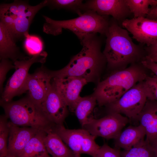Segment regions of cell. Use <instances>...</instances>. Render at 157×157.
<instances>
[{"label": "cell", "instance_id": "484cf974", "mask_svg": "<svg viewBox=\"0 0 157 157\" xmlns=\"http://www.w3.org/2000/svg\"><path fill=\"white\" fill-rule=\"evenodd\" d=\"M8 118L4 115L0 118V157L8 155V144L9 129Z\"/></svg>", "mask_w": 157, "mask_h": 157}, {"label": "cell", "instance_id": "4dcf8cb0", "mask_svg": "<svg viewBox=\"0 0 157 157\" xmlns=\"http://www.w3.org/2000/svg\"><path fill=\"white\" fill-rule=\"evenodd\" d=\"M119 149L112 148L106 144L100 147L95 157H121Z\"/></svg>", "mask_w": 157, "mask_h": 157}, {"label": "cell", "instance_id": "83f0119b", "mask_svg": "<svg viewBox=\"0 0 157 157\" xmlns=\"http://www.w3.org/2000/svg\"><path fill=\"white\" fill-rule=\"evenodd\" d=\"M24 42V47L27 52L33 56L39 54L42 51V43L39 38L28 34Z\"/></svg>", "mask_w": 157, "mask_h": 157}, {"label": "cell", "instance_id": "44dd1931", "mask_svg": "<svg viewBox=\"0 0 157 157\" xmlns=\"http://www.w3.org/2000/svg\"><path fill=\"white\" fill-rule=\"evenodd\" d=\"M45 131L40 130L31 139L19 157H46L49 155L44 142Z\"/></svg>", "mask_w": 157, "mask_h": 157}, {"label": "cell", "instance_id": "603a6c76", "mask_svg": "<svg viewBox=\"0 0 157 157\" xmlns=\"http://www.w3.org/2000/svg\"><path fill=\"white\" fill-rule=\"evenodd\" d=\"M129 9L134 18L146 17L151 8L157 5V0H126Z\"/></svg>", "mask_w": 157, "mask_h": 157}, {"label": "cell", "instance_id": "52a82bcc", "mask_svg": "<svg viewBox=\"0 0 157 157\" xmlns=\"http://www.w3.org/2000/svg\"><path fill=\"white\" fill-rule=\"evenodd\" d=\"M47 56L46 52L42 51L39 54L33 56L31 58L25 57L13 62L15 71L3 90L0 102H10L15 96L26 92V85L30 67L35 63H44Z\"/></svg>", "mask_w": 157, "mask_h": 157}, {"label": "cell", "instance_id": "8fae6325", "mask_svg": "<svg viewBox=\"0 0 157 157\" xmlns=\"http://www.w3.org/2000/svg\"><path fill=\"white\" fill-rule=\"evenodd\" d=\"M140 44L148 47L157 41V20L146 17L127 19L122 23Z\"/></svg>", "mask_w": 157, "mask_h": 157}, {"label": "cell", "instance_id": "74e56055", "mask_svg": "<svg viewBox=\"0 0 157 157\" xmlns=\"http://www.w3.org/2000/svg\"><path fill=\"white\" fill-rule=\"evenodd\" d=\"M5 157H13L7 155V156H6Z\"/></svg>", "mask_w": 157, "mask_h": 157}, {"label": "cell", "instance_id": "4316f807", "mask_svg": "<svg viewBox=\"0 0 157 157\" xmlns=\"http://www.w3.org/2000/svg\"><path fill=\"white\" fill-rule=\"evenodd\" d=\"M96 138L88 132L82 141L81 154H87L92 157H95L100 147L95 142Z\"/></svg>", "mask_w": 157, "mask_h": 157}, {"label": "cell", "instance_id": "4fadbf2b", "mask_svg": "<svg viewBox=\"0 0 157 157\" xmlns=\"http://www.w3.org/2000/svg\"><path fill=\"white\" fill-rule=\"evenodd\" d=\"M52 77L50 71L42 66L34 73L29 74L26 85L28 98L40 107L51 89Z\"/></svg>", "mask_w": 157, "mask_h": 157}, {"label": "cell", "instance_id": "5bb4252c", "mask_svg": "<svg viewBox=\"0 0 157 157\" xmlns=\"http://www.w3.org/2000/svg\"><path fill=\"white\" fill-rule=\"evenodd\" d=\"M40 107L49 120L56 125L63 124L68 114L67 105L52 85Z\"/></svg>", "mask_w": 157, "mask_h": 157}, {"label": "cell", "instance_id": "30bf717a", "mask_svg": "<svg viewBox=\"0 0 157 157\" xmlns=\"http://www.w3.org/2000/svg\"><path fill=\"white\" fill-rule=\"evenodd\" d=\"M52 85L60 95L69 110L74 112L81 98L80 94L83 86L88 82L81 78L69 76L53 77Z\"/></svg>", "mask_w": 157, "mask_h": 157}, {"label": "cell", "instance_id": "cb8c5ba5", "mask_svg": "<svg viewBox=\"0 0 157 157\" xmlns=\"http://www.w3.org/2000/svg\"><path fill=\"white\" fill-rule=\"evenodd\" d=\"M121 157H156L149 142L143 140L130 149L121 151Z\"/></svg>", "mask_w": 157, "mask_h": 157}, {"label": "cell", "instance_id": "7a4b0ae2", "mask_svg": "<svg viewBox=\"0 0 157 157\" xmlns=\"http://www.w3.org/2000/svg\"><path fill=\"white\" fill-rule=\"evenodd\" d=\"M106 44L103 52L107 69L122 70L130 65L141 63L147 55L143 44L133 41L128 31L121 28L113 18L110 20Z\"/></svg>", "mask_w": 157, "mask_h": 157}, {"label": "cell", "instance_id": "f1b7e54d", "mask_svg": "<svg viewBox=\"0 0 157 157\" xmlns=\"http://www.w3.org/2000/svg\"><path fill=\"white\" fill-rule=\"evenodd\" d=\"M144 82L147 99L157 101V77L147 75Z\"/></svg>", "mask_w": 157, "mask_h": 157}, {"label": "cell", "instance_id": "9a60e30c", "mask_svg": "<svg viewBox=\"0 0 157 157\" xmlns=\"http://www.w3.org/2000/svg\"><path fill=\"white\" fill-rule=\"evenodd\" d=\"M9 133L8 155L19 157L31 139L41 130L31 127H21L8 122Z\"/></svg>", "mask_w": 157, "mask_h": 157}, {"label": "cell", "instance_id": "7402d4cb", "mask_svg": "<svg viewBox=\"0 0 157 157\" xmlns=\"http://www.w3.org/2000/svg\"><path fill=\"white\" fill-rule=\"evenodd\" d=\"M97 103L96 99L92 94L81 97L77 104L74 112L83 127L92 117L90 116Z\"/></svg>", "mask_w": 157, "mask_h": 157}, {"label": "cell", "instance_id": "5b68a950", "mask_svg": "<svg viewBox=\"0 0 157 157\" xmlns=\"http://www.w3.org/2000/svg\"><path fill=\"white\" fill-rule=\"evenodd\" d=\"M0 104L5 116L10 122L17 126L46 131L56 126L49 120L40 107L28 97L16 101L0 102Z\"/></svg>", "mask_w": 157, "mask_h": 157}, {"label": "cell", "instance_id": "6da1fadb", "mask_svg": "<svg viewBox=\"0 0 157 157\" xmlns=\"http://www.w3.org/2000/svg\"><path fill=\"white\" fill-rule=\"evenodd\" d=\"M83 47L68 64L57 71H50L53 77L73 76L85 79L88 83H99L101 71L107 64L101 50V39L96 33L85 35L79 39Z\"/></svg>", "mask_w": 157, "mask_h": 157}, {"label": "cell", "instance_id": "8d00e7d4", "mask_svg": "<svg viewBox=\"0 0 157 157\" xmlns=\"http://www.w3.org/2000/svg\"><path fill=\"white\" fill-rule=\"evenodd\" d=\"M74 157H81L80 154H75Z\"/></svg>", "mask_w": 157, "mask_h": 157}, {"label": "cell", "instance_id": "8992f818", "mask_svg": "<svg viewBox=\"0 0 157 157\" xmlns=\"http://www.w3.org/2000/svg\"><path fill=\"white\" fill-rule=\"evenodd\" d=\"M47 1L31 6L27 1L17 0L8 10L0 11L1 20L10 30L16 41L29 34V28L35 15L42 8L48 6Z\"/></svg>", "mask_w": 157, "mask_h": 157}, {"label": "cell", "instance_id": "9c48e42d", "mask_svg": "<svg viewBox=\"0 0 157 157\" xmlns=\"http://www.w3.org/2000/svg\"><path fill=\"white\" fill-rule=\"evenodd\" d=\"M130 120L121 114L110 113L99 119H95L92 117L83 128L96 137L114 139L122 132Z\"/></svg>", "mask_w": 157, "mask_h": 157}, {"label": "cell", "instance_id": "e575fe53", "mask_svg": "<svg viewBox=\"0 0 157 157\" xmlns=\"http://www.w3.org/2000/svg\"><path fill=\"white\" fill-rule=\"evenodd\" d=\"M154 151L156 157H157V138L149 142Z\"/></svg>", "mask_w": 157, "mask_h": 157}, {"label": "cell", "instance_id": "1f68e13d", "mask_svg": "<svg viewBox=\"0 0 157 157\" xmlns=\"http://www.w3.org/2000/svg\"><path fill=\"white\" fill-rule=\"evenodd\" d=\"M141 63L146 69L152 71L157 77V63L145 57Z\"/></svg>", "mask_w": 157, "mask_h": 157}, {"label": "cell", "instance_id": "d6a6232c", "mask_svg": "<svg viewBox=\"0 0 157 157\" xmlns=\"http://www.w3.org/2000/svg\"><path fill=\"white\" fill-rule=\"evenodd\" d=\"M146 17L151 19L157 20V5L151 8L150 10Z\"/></svg>", "mask_w": 157, "mask_h": 157}, {"label": "cell", "instance_id": "7c38bea8", "mask_svg": "<svg viewBox=\"0 0 157 157\" xmlns=\"http://www.w3.org/2000/svg\"><path fill=\"white\" fill-rule=\"evenodd\" d=\"M84 12L92 10L102 16H111L119 23L132 14L126 0H89L84 3Z\"/></svg>", "mask_w": 157, "mask_h": 157}, {"label": "cell", "instance_id": "d4e9b609", "mask_svg": "<svg viewBox=\"0 0 157 157\" xmlns=\"http://www.w3.org/2000/svg\"><path fill=\"white\" fill-rule=\"evenodd\" d=\"M84 3L81 0H49L48 6L52 8L64 9L80 15L84 12Z\"/></svg>", "mask_w": 157, "mask_h": 157}, {"label": "cell", "instance_id": "f546056e", "mask_svg": "<svg viewBox=\"0 0 157 157\" xmlns=\"http://www.w3.org/2000/svg\"><path fill=\"white\" fill-rule=\"evenodd\" d=\"M12 62L9 59H3L1 60L0 63V88L2 94L3 90V83L6 78V76L8 72L11 69L15 68Z\"/></svg>", "mask_w": 157, "mask_h": 157}, {"label": "cell", "instance_id": "3957f363", "mask_svg": "<svg viewBox=\"0 0 157 157\" xmlns=\"http://www.w3.org/2000/svg\"><path fill=\"white\" fill-rule=\"evenodd\" d=\"M145 69L140 63L112 71L99 82L92 94L98 105L105 106L116 101L138 83L144 80L147 76Z\"/></svg>", "mask_w": 157, "mask_h": 157}, {"label": "cell", "instance_id": "d590c367", "mask_svg": "<svg viewBox=\"0 0 157 157\" xmlns=\"http://www.w3.org/2000/svg\"><path fill=\"white\" fill-rule=\"evenodd\" d=\"M145 58L153 61L157 63V52L147 55Z\"/></svg>", "mask_w": 157, "mask_h": 157}, {"label": "cell", "instance_id": "e0dca14e", "mask_svg": "<svg viewBox=\"0 0 157 157\" xmlns=\"http://www.w3.org/2000/svg\"><path fill=\"white\" fill-rule=\"evenodd\" d=\"M145 136V131L141 125L129 126L114 139L115 148L129 150L144 139Z\"/></svg>", "mask_w": 157, "mask_h": 157}, {"label": "cell", "instance_id": "ffe728a7", "mask_svg": "<svg viewBox=\"0 0 157 157\" xmlns=\"http://www.w3.org/2000/svg\"><path fill=\"white\" fill-rule=\"evenodd\" d=\"M44 143L49 154L53 157H74V154L53 130L45 131Z\"/></svg>", "mask_w": 157, "mask_h": 157}, {"label": "cell", "instance_id": "2e32d148", "mask_svg": "<svg viewBox=\"0 0 157 157\" xmlns=\"http://www.w3.org/2000/svg\"><path fill=\"white\" fill-rule=\"evenodd\" d=\"M135 119L140 122L146 133L148 142L157 138V101L147 99L142 110Z\"/></svg>", "mask_w": 157, "mask_h": 157}, {"label": "cell", "instance_id": "277c9868", "mask_svg": "<svg viewBox=\"0 0 157 157\" xmlns=\"http://www.w3.org/2000/svg\"><path fill=\"white\" fill-rule=\"evenodd\" d=\"M45 22L43 32L56 36L61 34L63 28L69 30L79 39L90 33H99L106 36L108 31V16H102L92 10H87L76 18L66 20H56L43 15Z\"/></svg>", "mask_w": 157, "mask_h": 157}, {"label": "cell", "instance_id": "d6986e66", "mask_svg": "<svg viewBox=\"0 0 157 157\" xmlns=\"http://www.w3.org/2000/svg\"><path fill=\"white\" fill-rule=\"evenodd\" d=\"M16 41L8 29L0 22V57L3 59H11L13 62L18 58L22 59L19 48L16 44Z\"/></svg>", "mask_w": 157, "mask_h": 157}, {"label": "cell", "instance_id": "ba28073f", "mask_svg": "<svg viewBox=\"0 0 157 157\" xmlns=\"http://www.w3.org/2000/svg\"><path fill=\"white\" fill-rule=\"evenodd\" d=\"M144 81L138 83L116 101L105 106L107 114L118 113L130 120L135 119L147 99Z\"/></svg>", "mask_w": 157, "mask_h": 157}, {"label": "cell", "instance_id": "ac0fdd59", "mask_svg": "<svg viewBox=\"0 0 157 157\" xmlns=\"http://www.w3.org/2000/svg\"><path fill=\"white\" fill-rule=\"evenodd\" d=\"M53 130L74 154H81V144L87 131L67 129L63 124L56 125Z\"/></svg>", "mask_w": 157, "mask_h": 157}, {"label": "cell", "instance_id": "f35d334b", "mask_svg": "<svg viewBox=\"0 0 157 157\" xmlns=\"http://www.w3.org/2000/svg\"><path fill=\"white\" fill-rule=\"evenodd\" d=\"M46 157H50L49 155Z\"/></svg>", "mask_w": 157, "mask_h": 157}, {"label": "cell", "instance_id": "836d02e7", "mask_svg": "<svg viewBox=\"0 0 157 157\" xmlns=\"http://www.w3.org/2000/svg\"><path fill=\"white\" fill-rule=\"evenodd\" d=\"M144 49L147 55L157 52V41L149 46H145Z\"/></svg>", "mask_w": 157, "mask_h": 157}]
</instances>
